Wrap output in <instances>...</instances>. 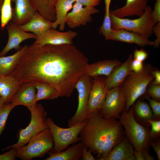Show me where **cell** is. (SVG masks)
<instances>
[{"label": "cell", "instance_id": "4316f807", "mask_svg": "<svg viewBox=\"0 0 160 160\" xmlns=\"http://www.w3.org/2000/svg\"><path fill=\"white\" fill-rule=\"evenodd\" d=\"M25 45L14 54L0 57V74L8 76L20 56L27 47Z\"/></svg>", "mask_w": 160, "mask_h": 160}, {"label": "cell", "instance_id": "7bdbcfd3", "mask_svg": "<svg viewBox=\"0 0 160 160\" xmlns=\"http://www.w3.org/2000/svg\"><path fill=\"white\" fill-rule=\"evenodd\" d=\"M82 4L84 6H89L94 7L98 5L101 0H74Z\"/></svg>", "mask_w": 160, "mask_h": 160}, {"label": "cell", "instance_id": "3957f363", "mask_svg": "<svg viewBox=\"0 0 160 160\" xmlns=\"http://www.w3.org/2000/svg\"><path fill=\"white\" fill-rule=\"evenodd\" d=\"M119 119L135 150L148 148L149 131L136 120L134 114L133 106H132L128 111L124 110Z\"/></svg>", "mask_w": 160, "mask_h": 160}, {"label": "cell", "instance_id": "b9f144b4", "mask_svg": "<svg viewBox=\"0 0 160 160\" xmlns=\"http://www.w3.org/2000/svg\"><path fill=\"white\" fill-rule=\"evenodd\" d=\"M82 159L83 160H95L96 159L91 151L88 149L87 146L84 144L82 149Z\"/></svg>", "mask_w": 160, "mask_h": 160}, {"label": "cell", "instance_id": "8d00e7d4", "mask_svg": "<svg viewBox=\"0 0 160 160\" xmlns=\"http://www.w3.org/2000/svg\"><path fill=\"white\" fill-rule=\"evenodd\" d=\"M148 56V52L142 48L140 49H135L133 55V58L143 62L147 58Z\"/></svg>", "mask_w": 160, "mask_h": 160}, {"label": "cell", "instance_id": "836d02e7", "mask_svg": "<svg viewBox=\"0 0 160 160\" xmlns=\"http://www.w3.org/2000/svg\"><path fill=\"white\" fill-rule=\"evenodd\" d=\"M145 98L147 99L149 103L150 107L152 108L153 114L154 119L160 120V102L153 99H151L148 97L146 96Z\"/></svg>", "mask_w": 160, "mask_h": 160}, {"label": "cell", "instance_id": "8fae6325", "mask_svg": "<svg viewBox=\"0 0 160 160\" xmlns=\"http://www.w3.org/2000/svg\"><path fill=\"white\" fill-rule=\"evenodd\" d=\"M93 78L88 100L87 119L100 111L104 104L108 90L106 78L104 76Z\"/></svg>", "mask_w": 160, "mask_h": 160}, {"label": "cell", "instance_id": "52a82bcc", "mask_svg": "<svg viewBox=\"0 0 160 160\" xmlns=\"http://www.w3.org/2000/svg\"><path fill=\"white\" fill-rule=\"evenodd\" d=\"M54 140L49 129L31 137L28 144L17 149L16 157L22 160H30L41 158L54 147Z\"/></svg>", "mask_w": 160, "mask_h": 160}, {"label": "cell", "instance_id": "7c38bea8", "mask_svg": "<svg viewBox=\"0 0 160 160\" xmlns=\"http://www.w3.org/2000/svg\"><path fill=\"white\" fill-rule=\"evenodd\" d=\"M99 12L95 7L84 6L82 4L75 2L72 10L68 13L66 24L71 29L86 25L92 20L91 15Z\"/></svg>", "mask_w": 160, "mask_h": 160}, {"label": "cell", "instance_id": "5bb4252c", "mask_svg": "<svg viewBox=\"0 0 160 160\" xmlns=\"http://www.w3.org/2000/svg\"><path fill=\"white\" fill-rule=\"evenodd\" d=\"M8 33L7 44L0 52V57L4 56L10 50L15 49L20 50L22 47L20 44L23 41L30 39H35L36 36L34 34L24 31L19 25L10 22L6 26Z\"/></svg>", "mask_w": 160, "mask_h": 160}, {"label": "cell", "instance_id": "60d3db41", "mask_svg": "<svg viewBox=\"0 0 160 160\" xmlns=\"http://www.w3.org/2000/svg\"><path fill=\"white\" fill-rule=\"evenodd\" d=\"M148 144L150 145L154 150L158 160H160V140L149 139Z\"/></svg>", "mask_w": 160, "mask_h": 160}, {"label": "cell", "instance_id": "d590c367", "mask_svg": "<svg viewBox=\"0 0 160 160\" xmlns=\"http://www.w3.org/2000/svg\"><path fill=\"white\" fill-rule=\"evenodd\" d=\"M154 9L152 10L151 15L152 19L156 24L160 22V0H155Z\"/></svg>", "mask_w": 160, "mask_h": 160}, {"label": "cell", "instance_id": "ffe728a7", "mask_svg": "<svg viewBox=\"0 0 160 160\" xmlns=\"http://www.w3.org/2000/svg\"><path fill=\"white\" fill-rule=\"evenodd\" d=\"M137 44L141 47L153 46V41L141 35L124 29H113L108 40Z\"/></svg>", "mask_w": 160, "mask_h": 160}, {"label": "cell", "instance_id": "ee69618b", "mask_svg": "<svg viewBox=\"0 0 160 160\" xmlns=\"http://www.w3.org/2000/svg\"><path fill=\"white\" fill-rule=\"evenodd\" d=\"M151 73L155 80L152 84L160 85V71L159 70L151 71Z\"/></svg>", "mask_w": 160, "mask_h": 160}, {"label": "cell", "instance_id": "bcb514c9", "mask_svg": "<svg viewBox=\"0 0 160 160\" xmlns=\"http://www.w3.org/2000/svg\"><path fill=\"white\" fill-rule=\"evenodd\" d=\"M142 150L145 160H154L155 159L154 157L150 154L148 148H143Z\"/></svg>", "mask_w": 160, "mask_h": 160}, {"label": "cell", "instance_id": "4fadbf2b", "mask_svg": "<svg viewBox=\"0 0 160 160\" xmlns=\"http://www.w3.org/2000/svg\"><path fill=\"white\" fill-rule=\"evenodd\" d=\"M77 35L75 31H60L52 28L36 36L34 43L40 45L73 44V39Z\"/></svg>", "mask_w": 160, "mask_h": 160}, {"label": "cell", "instance_id": "1f68e13d", "mask_svg": "<svg viewBox=\"0 0 160 160\" xmlns=\"http://www.w3.org/2000/svg\"><path fill=\"white\" fill-rule=\"evenodd\" d=\"M15 107L11 103L0 105V137L5 128L9 113Z\"/></svg>", "mask_w": 160, "mask_h": 160}, {"label": "cell", "instance_id": "ab89813d", "mask_svg": "<svg viewBox=\"0 0 160 160\" xmlns=\"http://www.w3.org/2000/svg\"><path fill=\"white\" fill-rule=\"evenodd\" d=\"M153 32L156 38L153 41V46L155 48H158L159 47L160 43V22L155 24L153 29Z\"/></svg>", "mask_w": 160, "mask_h": 160}, {"label": "cell", "instance_id": "f1b7e54d", "mask_svg": "<svg viewBox=\"0 0 160 160\" xmlns=\"http://www.w3.org/2000/svg\"><path fill=\"white\" fill-rule=\"evenodd\" d=\"M133 113L139 120L144 122L148 123L149 120L154 119L150 107L143 101H139L137 102L133 107Z\"/></svg>", "mask_w": 160, "mask_h": 160}, {"label": "cell", "instance_id": "f546056e", "mask_svg": "<svg viewBox=\"0 0 160 160\" xmlns=\"http://www.w3.org/2000/svg\"><path fill=\"white\" fill-rule=\"evenodd\" d=\"M105 4V14L102 25L99 28V32L108 40L113 28L110 17V7L111 0H104Z\"/></svg>", "mask_w": 160, "mask_h": 160}, {"label": "cell", "instance_id": "83f0119b", "mask_svg": "<svg viewBox=\"0 0 160 160\" xmlns=\"http://www.w3.org/2000/svg\"><path fill=\"white\" fill-rule=\"evenodd\" d=\"M37 90L36 101L42 100H54L60 97L59 94L53 87L48 84L41 82L35 83Z\"/></svg>", "mask_w": 160, "mask_h": 160}, {"label": "cell", "instance_id": "4dcf8cb0", "mask_svg": "<svg viewBox=\"0 0 160 160\" xmlns=\"http://www.w3.org/2000/svg\"><path fill=\"white\" fill-rule=\"evenodd\" d=\"M12 0H4L0 11L1 27L2 29L8 24L12 17Z\"/></svg>", "mask_w": 160, "mask_h": 160}, {"label": "cell", "instance_id": "603a6c76", "mask_svg": "<svg viewBox=\"0 0 160 160\" xmlns=\"http://www.w3.org/2000/svg\"><path fill=\"white\" fill-rule=\"evenodd\" d=\"M21 84L10 76L0 74V95L4 104L11 103Z\"/></svg>", "mask_w": 160, "mask_h": 160}, {"label": "cell", "instance_id": "277c9868", "mask_svg": "<svg viewBox=\"0 0 160 160\" xmlns=\"http://www.w3.org/2000/svg\"><path fill=\"white\" fill-rule=\"evenodd\" d=\"M150 68L144 67L141 71L132 72L126 78L122 87L124 95L125 110L128 111L137 99L145 92L153 77Z\"/></svg>", "mask_w": 160, "mask_h": 160}, {"label": "cell", "instance_id": "c3c4849f", "mask_svg": "<svg viewBox=\"0 0 160 160\" xmlns=\"http://www.w3.org/2000/svg\"><path fill=\"white\" fill-rule=\"evenodd\" d=\"M4 0H0V11H1V6L2 5V4H3V2Z\"/></svg>", "mask_w": 160, "mask_h": 160}, {"label": "cell", "instance_id": "f6af8a7d", "mask_svg": "<svg viewBox=\"0 0 160 160\" xmlns=\"http://www.w3.org/2000/svg\"><path fill=\"white\" fill-rule=\"evenodd\" d=\"M134 155L135 160H145L142 149L135 150Z\"/></svg>", "mask_w": 160, "mask_h": 160}, {"label": "cell", "instance_id": "9c48e42d", "mask_svg": "<svg viewBox=\"0 0 160 160\" xmlns=\"http://www.w3.org/2000/svg\"><path fill=\"white\" fill-rule=\"evenodd\" d=\"M92 78L84 74L75 84V88L78 92V105L75 114L68 121V127L87 119L88 102L92 82Z\"/></svg>", "mask_w": 160, "mask_h": 160}, {"label": "cell", "instance_id": "d6986e66", "mask_svg": "<svg viewBox=\"0 0 160 160\" xmlns=\"http://www.w3.org/2000/svg\"><path fill=\"white\" fill-rule=\"evenodd\" d=\"M121 63L115 59L100 61L90 64L88 63L85 69L84 74L92 78L97 76L107 77L115 68Z\"/></svg>", "mask_w": 160, "mask_h": 160}, {"label": "cell", "instance_id": "6da1fadb", "mask_svg": "<svg viewBox=\"0 0 160 160\" xmlns=\"http://www.w3.org/2000/svg\"><path fill=\"white\" fill-rule=\"evenodd\" d=\"M88 64L84 54L73 44L27 46L9 75L21 83L50 84L60 97H69Z\"/></svg>", "mask_w": 160, "mask_h": 160}, {"label": "cell", "instance_id": "9a60e30c", "mask_svg": "<svg viewBox=\"0 0 160 160\" xmlns=\"http://www.w3.org/2000/svg\"><path fill=\"white\" fill-rule=\"evenodd\" d=\"M15 6L13 9V23L18 25H24L32 18L36 11L30 0H12Z\"/></svg>", "mask_w": 160, "mask_h": 160}, {"label": "cell", "instance_id": "5b68a950", "mask_svg": "<svg viewBox=\"0 0 160 160\" xmlns=\"http://www.w3.org/2000/svg\"><path fill=\"white\" fill-rule=\"evenodd\" d=\"M28 108L31 115L30 123L25 128L20 130L17 143L8 146L4 150L12 148L17 149L26 145L33 136L49 129L46 121L47 113L41 104L37 102Z\"/></svg>", "mask_w": 160, "mask_h": 160}, {"label": "cell", "instance_id": "7402d4cb", "mask_svg": "<svg viewBox=\"0 0 160 160\" xmlns=\"http://www.w3.org/2000/svg\"><path fill=\"white\" fill-rule=\"evenodd\" d=\"M52 22L47 20L36 11L28 22L19 26L23 31L31 32L37 36L52 28Z\"/></svg>", "mask_w": 160, "mask_h": 160}, {"label": "cell", "instance_id": "484cf974", "mask_svg": "<svg viewBox=\"0 0 160 160\" xmlns=\"http://www.w3.org/2000/svg\"><path fill=\"white\" fill-rule=\"evenodd\" d=\"M35 10L47 20H56L55 4L57 0H30Z\"/></svg>", "mask_w": 160, "mask_h": 160}, {"label": "cell", "instance_id": "f35d334b", "mask_svg": "<svg viewBox=\"0 0 160 160\" xmlns=\"http://www.w3.org/2000/svg\"><path fill=\"white\" fill-rule=\"evenodd\" d=\"M144 67L143 62L133 58L131 63V68L133 72H140L143 71Z\"/></svg>", "mask_w": 160, "mask_h": 160}, {"label": "cell", "instance_id": "e575fe53", "mask_svg": "<svg viewBox=\"0 0 160 160\" xmlns=\"http://www.w3.org/2000/svg\"><path fill=\"white\" fill-rule=\"evenodd\" d=\"M148 93L152 99L160 101V85L152 84L149 88Z\"/></svg>", "mask_w": 160, "mask_h": 160}, {"label": "cell", "instance_id": "44dd1931", "mask_svg": "<svg viewBox=\"0 0 160 160\" xmlns=\"http://www.w3.org/2000/svg\"><path fill=\"white\" fill-rule=\"evenodd\" d=\"M134 151L127 137L124 136L103 160H135Z\"/></svg>", "mask_w": 160, "mask_h": 160}, {"label": "cell", "instance_id": "ba28073f", "mask_svg": "<svg viewBox=\"0 0 160 160\" xmlns=\"http://www.w3.org/2000/svg\"><path fill=\"white\" fill-rule=\"evenodd\" d=\"M46 121L54 140L52 153H55L62 151L70 145L80 141L79 134L87 119L67 128L57 126L50 117L47 118Z\"/></svg>", "mask_w": 160, "mask_h": 160}, {"label": "cell", "instance_id": "cb8c5ba5", "mask_svg": "<svg viewBox=\"0 0 160 160\" xmlns=\"http://www.w3.org/2000/svg\"><path fill=\"white\" fill-rule=\"evenodd\" d=\"M75 2L74 0H57L55 4L56 20L53 22L52 28L56 29L59 26L60 31L64 30L67 15Z\"/></svg>", "mask_w": 160, "mask_h": 160}, {"label": "cell", "instance_id": "7a4b0ae2", "mask_svg": "<svg viewBox=\"0 0 160 160\" xmlns=\"http://www.w3.org/2000/svg\"><path fill=\"white\" fill-rule=\"evenodd\" d=\"M125 135L119 121L105 118L98 111L87 118L79 137L80 141L97 155V160H103Z\"/></svg>", "mask_w": 160, "mask_h": 160}, {"label": "cell", "instance_id": "ac0fdd59", "mask_svg": "<svg viewBox=\"0 0 160 160\" xmlns=\"http://www.w3.org/2000/svg\"><path fill=\"white\" fill-rule=\"evenodd\" d=\"M149 0H126L123 7L110 11L114 16L121 18L136 16L139 17L144 13L148 6Z\"/></svg>", "mask_w": 160, "mask_h": 160}, {"label": "cell", "instance_id": "d4e9b609", "mask_svg": "<svg viewBox=\"0 0 160 160\" xmlns=\"http://www.w3.org/2000/svg\"><path fill=\"white\" fill-rule=\"evenodd\" d=\"M84 144L81 142L73 145L66 150L52 153L45 160H78L82 159V149Z\"/></svg>", "mask_w": 160, "mask_h": 160}, {"label": "cell", "instance_id": "2e32d148", "mask_svg": "<svg viewBox=\"0 0 160 160\" xmlns=\"http://www.w3.org/2000/svg\"><path fill=\"white\" fill-rule=\"evenodd\" d=\"M133 58V55L130 54L126 61L115 68L106 78V85L108 90L120 86L128 76L133 72L131 68Z\"/></svg>", "mask_w": 160, "mask_h": 160}, {"label": "cell", "instance_id": "8992f818", "mask_svg": "<svg viewBox=\"0 0 160 160\" xmlns=\"http://www.w3.org/2000/svg\"><path fill=\"white\" fill-rule=\"evenodd\" d=\"M152 10L151 7L148 6L143 14L134 19L119 18L110 13L112 28L135 33L148 39L153 33V29L156 24L152 18Z\"/></svg>", "mask_w": 160, "mask_h": 160}, {"label": "cell", "instance_id": "74e56055", "mask_svg": "<svg viewBox=\"0 0 160 160\" xmlns=\"http://www.w3.org/2000/svg\"><path fill=\"white\" fill-rule=\"evenodd\" d=\"M17 152V149L11 148L9 151L0 154V160H15Z\"/></svg>", "mask_w": 160, "mask_h": 160}, {"label": "cell", "instance_id": "d6a6232c", "mask_svg": "<svg viewBox=\"0 0 160 160\" xmlns=\"http://www.w3.org/2000/svg\"><path fill=\"white\" fill-rule=\"evenodd\" d=\"M148 122L151 127V130L149 132L150 139H158L160 135V121L152 119Z\"/></svg>", "mask_w": 160, "mask_h": 160}, {"label": "cell", "instance_id": "30bf717a", "mask_svg": "<svg viewBox=\"0 0 160 160\" xmlns=\"http://www.w3.org/2000/svg\"><path fill=\"white\" fill-rule=\"evenodd\" d=\"M125 104L122 87H114L108 90L104 102L99 112L105 118L118 119L125 110Z\"/></svg>", "mask_w": 160, "mask_h": 160}, {"label": "cell", "instance_id": "7dc6e473", "mask_svg": "<svg viewBox=\"0 0 160 160\" xmlns=\"http://www.w3.org/2000/svg\"><path fill=\"white\" fill-rule=\"evenodd\" d=\"M4 104L2 99L0 95V105H1Z\"/></svg>", "mask_w": 160, "mask_h": 160}, {"label": "cell", "instance_id": "e0dca14e", "mask_svg": "<svg viewBox=\"0 0 160 160\" xmlns=\"http://www.w3.org/2000/svg\"><path fill=\"white\" fill-rule=\"evenodd\" d=\"M36 90L34 83H22L11 103L15 106L22 105L28 108L37 102L36 101Z\"/></svg>", "mask_w": 160, "mask_h": 160}]
</instances>
